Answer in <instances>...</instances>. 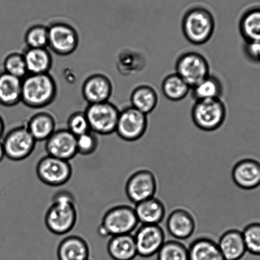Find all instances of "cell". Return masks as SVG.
<instances>
[{
	"label": "cell",
	"mask_w": 260,
	"mask_h": 260,
	"mask_svg": "<svg viewBox=\"0 0 260 260\" xmlns=\"http://www.w3.org/2000/svg\"><path fill=\"white\" fill-rule=\"evenodd\" d=\"M36 172L38 178L45 185L60 186L70 181L73 169L70 161L47 155L38 162Z\"/></svg>",
	"instance_id": "ba28073f"
},
{
	"label": "cell",
	"mask_w": 260,
	"mask_h": 260,
	"mask_svg": "<svg viewBox=\"0 0 260 260\" xmlns=\"http://www.w3.org/2000/svg\"><path fill=\"white\" fill-rule=\"evenodd\" d=\"M156 254L157 260H189L188 247L178 240L166 241Z\"/></svg>",
	"instance_id": "f546056e"
},
{
	"label": "cell",
	"mask_w": 260,
	"mask_h": 260,
	"mask_svg": "<svg viewBox=\"0 0 260 260\" xmlns=\"http://www.w3.org/2000/svg\"><path fill=\"white\" fill-rule=\"evenodd\" d=\"M4 71L20 79H23L28 75L23 54L12 53L5 57Z\"/></svg>",
	"instance_id": "4dcf8cb0"
},
{
	"label": "cell",
	"mask_w": 260,
	"mask_h": 260,
	"mask_svg": "<svg viewBox=\"0 0 260 260\" xmlns=\"http://www.w3.org/2000/svg\"><path fill=\"white\" fill-rule=\"evenodd\" d=\"M107 251L113 260H133L138 256L134 235L111 237L107 245Z\"/></svg>",
	"instance_id": "7402d4cb"
},
{
	"label": "cell",
	"mask_w": 260,
	"mask_h": 260,
	"mask_svg": "<svg viewBox=\"0 0 260 260\" xmlns=\"http://www.w3.org/2000/svg\"><path fill=\"white\" fill-rule=\"evenodd\" d=\"M56 94V83L49 73L28 74L22 79L21 102L27 107H47L55 100Z\"/></svg>",
	"instance_id": "7a4b0ae2"
},
{
	"label": "cell",
	"mask_w": 260,
	"mask_h": 260,
	"mask_svg": "<svg viewBox=\"0 0 260 260\" xmlns=\"http://www.w3.org/2000/svg\"><path fill=\"white\" fill-rule=\"evenodd\" d=\"M226 117V108L220 99L196 101L191 118L197 127L206 132L218 129Z\"/></svg>",
	"instance_id": "277c9868"
},
{
	"label": "cell",
	"mask_w": 260,
	"mask_h": 260,
	"mask_svg": "<svg viewBox=\"0 0 260 260\" xmlns=\"http://www.w3.org/2000/svg\"><path fill=\"white\" fill-rule=\"evenodd\" d=\"M239 31L246 43L260 41V7L244 12L240 19Z\"/></svg>",
	"instance_id": "d4e9b609"
},
{
	"label": "cell",
	"mask_w": 260,
	"mask_h": 260,
	"mask_svg": "<svg viewBox=\"0 0 260 260\" xmlns=\"http://www.w3.org/2000/svg\"><path fill=\"white\" fill-rule=\"evenodd\" d=\"M157 190V181L153 172L141 169L128 179L125 185L127 198L135 204L155 197Z\"/></svg>",
	"instance_id": "8fae6325"
},
{
	"label": "cell",
	"mask_w": 260,
	"mask_h": 260,
	"mask_svg": "<svg viewBox=\"0 0 260 260\" xmlns=\"http://www.w3.org/2000/svg\"><path fill=\"white\" fill-rule=\"evenodd\" d=\"M135 211L141 224H159L166 215L165 206L155 197L135 204Z\"/></svg>",
	"instance_id": "ffe728a7"
},
{
	"label": "cell",
	"mask_w": 260,
	"mask_h": 260,
	"mask_svg": "<svg viewBox=\"0 0 260 260\" xmlns=\"http://www.w3.org/2000/svg\"><path fill=\"white\" fill-rule=\"evenodd\" d=\"M234 182L240 188L254 190L260 186V162L252 158H244L235 164L232 171Z\"/></svg>",
	"instance_id": "9a60e30c"
},
{
	"label": "cell",
	"mask_w": 260,
	"mask_h": 260,
	"mask_svg": "<svg viewBox=\"0 0 260 260\" xmlns=\"http://www.w3.org/2000/svg\"><path fill=\"white\" fill-rule=\"evenodd\" d=\"M67 129L76 137L91 131L85 113L77 112L71 116Z\"/></svg>",
	"instance_id": "e575fe53"
},
{
	"label": "cell",
	"mask_w": 260,
	"mask_h": 260,
	"mask_svg": "<svg viewBox=\"0 0 260 260\" xmlns=\"http://www.w3.org/2000/svg\"><path fill=\"white\" fill-rule=\"evenodd\" d=\"M188 249L189 260H224L218 242L206 237L196 239Z\"/></svg>",
	"instance_id": "603a6c76"
},
{
	"label": "cell",
	"mask_w": 260,
	"mask_h": 260,
	"mask_svg": "<svg viewBox=\"0 0 260 260\" xmlns=\"http://www.w3.org/2000/svg\"><path fill=\"white\" fill-rule=\"evenodd\" d=\"M167 230L174 238L186 240L192 236L196 229L195 218L190 212L183 208L175 209L166 221Z\"/></svg>",
	"instance_id": "2e32d148"
},
{
	"label": "cell",
	"mask_w": 260,
	"mask_h": 260,
	"mask_svg": "<svg viewBox=\"0 0 260 260\" xmlns=\"http://www.w3.org/2000/svg\"><path fill=\"white\" fill-rule=\"evenodd\" d=\"M135 208L127 205H120L111 208L103 216L102 225L108 237L131 234L139 224Z\"/></svg>",
	"instance_id": "8992f818"
},
{
	"label": "cell",
	"mask_w": 260,
	"mask_h": 260,
	"mask_svg": "<svg viewBox=\"0 0 260 260\" xmlns=\"http://www.w3.org/2000/svg\"><path fill=\"white\" fill-rule=\"evenodd\" d=\"M22 79L0 72V105L11 107L21 102Z\"/></svg>",
	"instance_id": "44dd1931"
},
{
	"label": "cell",
	"mask_w": 260,
	"mask_h": 260,
	"mask_svg": "<svg viewBox=\"0 0 260 260\" xmlns=\"http://www.w3.org/2000/svg\"><path fill=\"white\" fill-rule=\"evenodd\" d=\"M98 135L90 131L77 137L78 154L90 155L95 152L99 146Z\"/></svg>",
	"instance_id": "836d02e7"
},
{
	"label": "cell",
	"mask_w": 260,
	"mask_h": 260,
	"mask_svg": "<svg viewBox=\"0 0 260 260\" xmlns=\"http://www.w3.org/2000/svg\"><path fill=\"white\" fill-rule=\"evenodd\" d=\"M25 41L30 49H47L49 46V27L41 25L31 27L26 32Z\"/></svg>",
	"instance_id": "1f68e13d"
},
{
	"label": "cell",
	"mask_w": 260,
	"mask_h": 260,
	"mask_svg": "<svg viewBox=\"0 0 260 260\" xmlns=\"http://www.w3.org/2000/svg\"><path fill=\"white\" fill-rule=\"evenodd\" d=\"M135 237L138 256L150 257L158 253L166 242V235L159 224H141Z\"/></svg>",
	"instance_id": "7c38bea8"
},
{
	"label": "cell",
	"mask_w": 260,
	"mask_h": 260,
	"mask_svg": "<svg viewBox=\"0 0 260 260\" xmlns=\"http://www.w3.org/2000/svg\"><path fill=\"white\" fill-rule=\"evenodd\" d=\"M158 101L156 90L148 85L138 86L131 95V107L146 115L155 110Z\"/></svg>",
	"instance_id": "cb8c5ba5"
},
{
	"label": "cell",
	"mask_w": 260,
	"mask_h": 260,
	"mask_svg": "<svg viewBox=\"0 0 260 260\" xmlns=\"http://www.w3.org/2000/svg\"><path fill=\"white\" fill-rule=\"evenodd\" d=\"M244 52L251 61L260 64V41L246 43Z\"/></svg>",
	"instance_id": "d590c367"
},
{
	"label": "cell",
	"mask_w": 260,
	"mask_h": 260,
	"mask_svg": "<svg viewBox=\"0 0 260 260\" xmlns=\"http://www.w3.org/2000/svg\"><path fill=\"white\" fill-rule=\"evenodd\" d=\"M59 260H89L90 248L82 237L70 236L60 242L57 248Z\"/></svg>",
	"instance_id": "d6986e66"
},
{
	"label": "cell",
	"mask_w": 260,
	"mask_h": 260,
	"mask_svg": "<svg viewBox=\"0 0 260 260\" xmlns=\"http://www.w3.org/2000/svg\"><path fill=\"white\" fill-rule=\"evenodd\" d=\"M75 199L67 191L57 193L45 217V225L52 233L62 236L72 231L77 220Z\"/></svg>",
	"instance_id": "6da1fadb"
},
{
	"label": "cell",
	"mask_w": 260,
	"mask_h": 260,
	"mask_svg": "<svg viewBox=\"0 0 260 260\" xmlns=\"http://www.w3.org/2000/svg\"><path fill=\"white\" fill-rule=\"evenodd\" d=\"M182 31L186 39L196 45L205 44L215 29V20L209 10L203 7H193L184 14Z\"/></svg>",
	"instance_id": "3957f363"
},
{
	"label": "cell",
	"mask_w": 260,
	"mask_h": 260,
	"mask_svg": "<svg viewBox=\"0 0 260 260\" xmlns=\"http://www.w3.org/2000/svg\"><path fill=\"white\" fill-rule=\"evenodd\" d=\"M5 133V122L2 118V115H0V140L3 137Z\"/></svg>",
	"instance_id": "8d00e7d4"
},
{
	"label": "cell",
	"mask_w": 260,
	"mask_h": 260,
	"mask_svg": "<svg viewBox=\"0 0 260 260\" xmlns=\"http://www.w3.org/2000/svg\"><path fill=\"white\" fill-rule=\"evenodd\" d=\"M208 60L200 53L187 52L178 57L176 73L191 88L210 75Z\"/></svg>",
	"instance_id": "52a82bcc"
},
{
	"label": "cell",
	"mask_w": 260,
	"mask_h": 260,
	"mask_svg": "<svg viewBox=\"0 0 260 260\" xmlns=\"http://www.w3.org/2000/svg\"><path fill=\"white\" fill-rule=\"evenodd\" d=\"M5 156H6V154H5L3 143H2V141H0V161L3 160Z\"/></svg>",
	"instance_id": "74e56055"
},
{
	"label": "cell",
	"mask_w": 260,
	"mask_h": 260,
	"mask_svg": "<svg viewBox=\"0 0 260 260\" xmlns=\"http://www.w3.org/2000/svg\"><path fill=\"white\" fill-rule=\"evenodd\" d=\"M147 127V115L131 107L120 112L115 132L123 140L135 141L143 137Z\"/></svg>",
	"instance_id": "30bf717a"
},
{
	"label": "cell",
	"mask_w": 260,
	"mask_h": 260,
	"mask_svg": "<svg viewBox=\"0 0 260 260\" xmlns=\"http://www.w3.org/2000/svg\"><path fill=\"white\" fill-rule=\"evenodd\" d=\"M37 141L26 127L13 128L7 134L2 141L6 156L10 160H24L34 151Z\"/></svg>",
	"instance_id": "9c48e42d"
},
{
	"label": "cell",
	"mask_w": 260,
	"mask_h": 260,
	"mask_svg": "<svg viewBox=\"0 0 260 260\" xmlns=\"http://www.w3.org/2000/svg\"><path fill=\"white\" fill-rule=\"evenodd\" d=\"M28 74L49 73L52 59L47 49H30L23 54Z\"/></svg>",
	"instance_id": "484cf974"
},
{
	"label": "cell",
	"mask_w": 260,
	"mask_h": 260,
	"mask_svg": "<svg viewBox=\"0 0 260 260\" xmlns=\"http://www.w3.org/2000/svg\"><path fill=\"white\" fill-rule=\"evenodd\" d=\"M120 111L110 102L89 105L85 114L92 132L99 135H110L115 133Z\"/></svg>",
	"instance_id": "5b68a950"
},
{
	"label": "cell",
	"mask_w": 260,
	"mask_h": 260,
	"mask_svg": "<svg viewBox=\"0 0 260 260\" xmlns=\"http://www.w3.org/2000/svg\"><path fill=\"white\" fill-rule=\"evenodd\" d=\"M78 45L77 32L70 25L52 24L49 27V46L55 54L68 55L77 49Z\"/></svg>",
	"instance_id": "4fadbf2b"
},
{
	"label": "cell",
	"mask_w": 260,
	"mask_h": 260,
	"mask_svg": "<svg viewBox=\"0 0 260 260\" xmlns=\"http://www.w3.org/2000/svg\"><path fill=\"white\" fill-rule=\"evenodd\" d=\"M191 95L196 101L220 99L223 94V85L215 76L209 75L191 88Z\"/></svg>",
	"instance_id": "83f0119b"
},
{
	"label": "cell",
	"mask_w": 260,
	"mask_h": 260,
	"mask_svg": "<svg viewBox=\"0 0 260 260\" xmlns=\"http://www.w3.org/2000/svg\"><path fill=\"white\" fill-rule=\"evenodd\" d=\"M224 260H240L246 253L242 232L237 229L229 230L221 235L218 242Z\"/></svg>",
	"instance_id": "ac0fdd59"
},
{
	"label": "cell",
	"mask_w": 260,
	"mask_h": 260,
	"mask_svg": "<svg viewBox=\"0 0 260 260\" xmlns=\"http://www.w3.org/2000/svg\"><path fill=\"white\" fill-rule=\"evenodd\" d=\"M26 127L36 141H47L55 131V122L49 113H39L32 116Z\"/></svg>",
	"instance_id": "4316f807"
},
{
	"label": "cell",
	"mask_w": 260,
	"mask_h": 260,
	"mask_svg": "<svg viewBox=\"0 0 260 260\" xmlns=\"http://www.w3.org/2000/svg\"><path fill=\"white\" fill-rule=\"evenodd\" d=\"M242 232L247 252L260 256V223L247 224Z\"/></svg>",
	"instance_id": "d6a6232c"
},
{
	"label": "cell",
	"mask_w": 260,
	"mask_h": 260,
	"mask_svg": "<svg viewBox=\"0 0 260 260\" xmlns=\"http://www.w3.org/2000/svg\"><path fill=\"white\" fill-rule=\"evenodd\" d=\"M112 90L111 81L105 76L99 74L90 76L82 87L83 98L89 105L108 102Z\"/></svg>",
	"instance_id": "e0dca14e"
},
{
	"label": "cell",
	"mask_w": 260,
	"mask_h": 260,
	"mask_svg": "<svg viewBox=\"0 0 260 260\" xmlns=\"http://www.w3.org/2000/svg\"><path fill=\"white\" fill-rule=\"evenodd\" d=\"M191 87L176 73L169 75L161 83V91L172 102H179L186 98Z\"/></svg>",
	"instance_id": "f1b7e54d"
},
{
	"label": "cell",
	"mask_w": 260,
	"mask_h": 260,
	"mask_svg": "<svg viewBox=\"0 0 260 260\" xmlns=\"http://www.w3.org/2000/svg\"><path fill=\"white\" fill-rule=\"evenodd\" d=\"M89 260H91V259H89Z\"/></svg>",
	"instance_id": "f35d334b"
},
{
	"label": "cell",
	"mask_w": 260,
	"mask_h": 260,
	"mask_svg": "<svg viewBox=\"0 0 260 260\" xmlns=\"http://www.w3.org/2000/svg\"><path fill=\"white\" fill-rule=\"evenodd\" d=\"M45 141L48 155L70 161L78 154L77 137L68 129L55 131Z\"/></svg>",
	"instance_id": "5bb4252c"
}]
</instances>
